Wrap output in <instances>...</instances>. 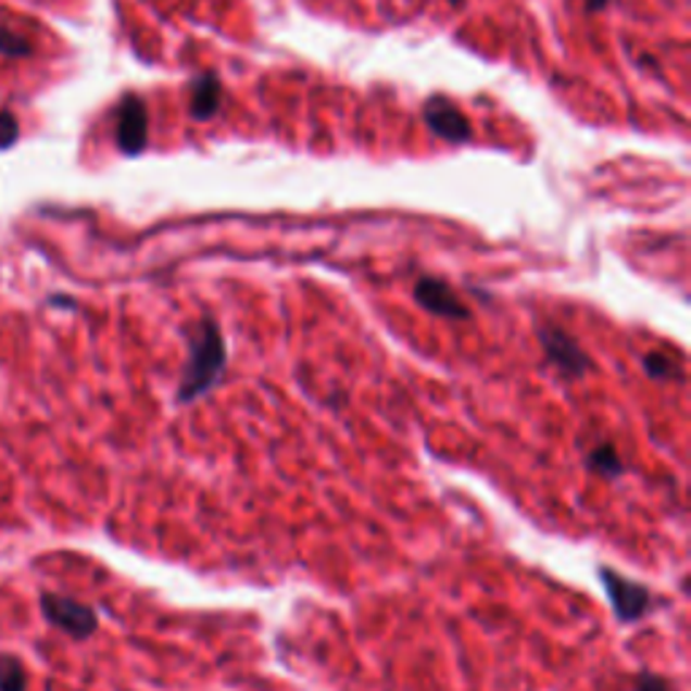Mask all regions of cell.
<instances>
[{
    "label": "cell",
    "instance_id": "1",
    "mask_svg": "<svg viewBox=\"0 0 691 691\" xmlns=\"http://www.w3.org/2000/svg\"><path fill=\"white\" fill-rule=\"evenodd\" d=\"M227 367V343L222 327L211 316L194 322L187 336V362H184L181 381L176 400L181 405L194 403L209 394L222 381Z\"/></svg>",
    "mask_w": 691,
    "mask_h": 691
},
{
    "label": "cell",
    "instance_id": "2",
    "mask_svg": "<svg viewBox=\"0 0 691 691\" xmlns=\"http://www.w3.org/2000/svg\"><path fill=\"white\" fill-rule=\"evenodd\" d=\"M600 583L605 587L607 603L621 624H635L654 611V592L632 578L621 576L613 567H600Z\"/></svg>",
    "mask_w": 691,
    "mask_h": 691
},
{
    "label": "cell",
    "instance_id": "3",
    "mask_svg": "<svg viewBox=\"0 0 691 691\" xmlns=\"http://www.w3.org/2000/svg\"><path fill=\"white\" fill-rule=\"evenodd\" d=\"M41 613L52 627H58L60 632L71 635V638L76 640H87L98 632V613H95V607L79 603V600L74 598L43 592Z\"/></svg>",
    "mask_w": 691,
    "mask_h": 691
},
{
    "label": "cell",
    "instance_id": "4",
    "mask_svg": "<svg viewBox=\"0 0 691 691\" xmlns=\"http://www.w3.org/2000/svg\"><path fill=\"white\" fill-rule=\"evenodd\" d=\"M116 147L138 158L149 147V109L141 95H125L116 105Z\"/></svg>",
    "mask_w": 691,
    "mask_h": 691
},
{
    "label": "cell",
    "instance_id": "5",
    "mask_svg": "<svg viewBox=\"0 0 691 691\" xmlns=\"http://www.w3.org/2000/svg\"><path fill=\"white\" fill-rule=\"evenodd\" d=\"M538 341L543 346L545 356H549L551 365L560 373L570 378H581L583 373L592 367V360H589L587 351L581 349V343L565 332L556 325H540L538 327Z\"/></svg>",
    "mask_w": 691,
    "mask_h": 691
},
{
    "label": "cell",
    "instance_id": "6",
    "mask_svg": "<svg viewBox=\"0 0 691 691\" xmlns=\"http://www.w3.org/2000/svg\"><path fill=\"white\" fill-rule=\"evenodd\" d=\"M425 125L430 127L438 138L449 143H467L473 138V125L465 114H462L460 105L454 100H449L445 95H432L425 100Z\"/></svg>",
    "mask_w": 691,
    "mask_h": 691
},
{
    "label": "cell",
    "instance_id": "7",
    "mask_svg": "<svg viewBox=\"0 0 691 691\" xmlns=\"http://www.w3.org/2000/svg\"><path fill=\"white\" fill-rule=\"evenodd\" d=\"M414 300L419 309H425L427 314L443 316V319L454 322H470V309L460 300V294L443 281V278L435 276H422L414 284Z\"/></svg>",
    "mask_w": 691,
    "mask_h": 691
},
{
    "label": "cell",
    "instance_id": "8",
    "mask_svg": "<svg viewBox=\"0 0 691 691\" xmlns=\"http://www.w3.org/2000/svg\"><path fill=\"white\" fill-rule=\"evenodd\" d=\"M222 95H225V89H222V79L214 71L200 74L189 87V116L194 122L214 120L222 109Z\"/></svg>",
    "mask_w": 691,
    "mask_h": 691
},
{
    "label": "cell",
    "instance_id": "9",
    "mask_svg": "<svg viewBox=\"0 0 691 691\" xmlns=\"http://www.w3.org/2000/svg\"><path fill=\"white\" fill-rule=\"evenodd\" d=\"M587 467L594 473V476L607 478V481H611V478L624 476V462L611 443H600L598 449L589 451Z\"/></svg>",
    "mask_w": 691,
    "mask_h": 691
},
{
    "label": "cell",
    "instance_id": "10",
    "mask_svg": "<svg viewBox=\"0 0 691 691\" xmlns=\"http://www.w3.org/2000/svg\"><path fill=\"white\" fill-rule=\"evenodd\" d=\"M0 691H27V673L11 654H0Z\"/></svg>",
    "mask_w": 691,
    "mask_h": 691
},
{
    "label": "cell",
    "instance_id": "11",
    "mask_svg": "<svg viewBox=\"0 0 691 691\" xmlns=\"http://www.w3.org/2000/svg\"><path fill=\"white\" fill-rule=\"evenodd\" d=\"M643 370L651 378H673L681 373V367H678V362L673 356L662 354V351H651V354L643 356Z\"/></svg>",
    "mask_w": 691,
    "mask_h": 691
},
{
    "label": "cell",
    "instance_id": "12",
    "mask_svg": "<svg viewBox=\"0 0 691 691\" xmlns=\"http://www.w3.org/2000/svg\"><path fill=\"white\" fill-rule=\"evenodd\" d=\"M33 52V47L27 43V38L16 36V33L11 30H3L0 27V54H5V58H27V54Z\"/></svg>",
    "mask_w": 691,
    "mask_h": 691
},
{
    "label": "cell",
    "instance_id": "13",
    "mask_svg": "<svg viewBox=\"0 0 691 691\" xmlns=\"http://www.w3.org/2000/svg\"><path fill=\"white\" fill-rule=\"evenodd\" d=\"M16 138H20V122L11 111H0V149L14 147Z\"/></svg>",
    "mask_w": 691,
    "mask_h": 691
},
{
    "label": "cell",
    "instance_id": "14",
    "mask_svg": "<svg viewBox=\"0 0 691 691\" xmlns=\"http://www.w3.org/2000/svg\"><path fill=\"white\" fill-rule=\"evenodd\" d=\"M635 691H673V683L665 676H654V673H640L635 678Z\"/></svg>",
    "mask_w": 691,
    "mask_h": 691
},
{
    "label": "cell",
    "instance_id": "15",
    "mask_svg": "<svg viewBox=\"0 0 691 691\" xmlns=\"http://www.w3.org/2000/svg\"><path fill=\"white\" fill-rule=\"evenodd\" d=\"M611 0H587V9L589 11H603Z\"/></svg>",
    "mask_w": 691,
    "mask_h": 691
},
{
    "label": "cell",
    "instance_id": "16",
    "mask_svg": "<svg viewBox=\"0 0 691 691\" xmlns=\"http://www.w3.org/2000/svg\"><path fill=\"white\" fill-rule=\"evenodd\" d=\"M449 3H451V5H462V0H449Z\"/></svg>",
    "mask_w": 691,
    "mask_h": 691
}]
</instances>
